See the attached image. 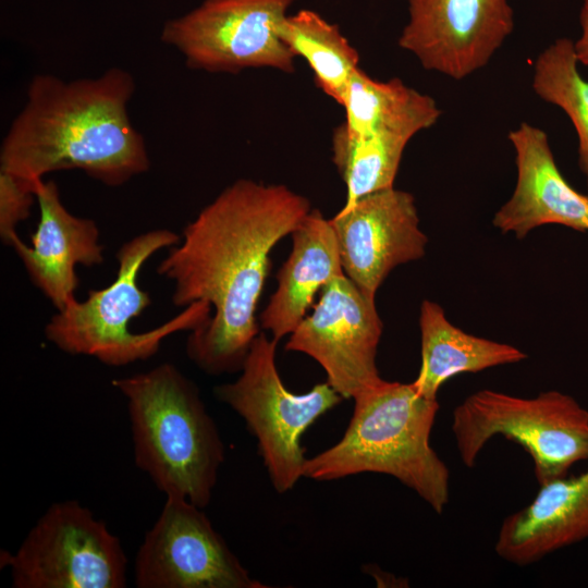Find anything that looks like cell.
I'll return each instance as SVG.
<instances>
[{"label": "cell", "mask_w": 588, "mask_h": 588, "mask_svg": "<svg viewBox=\"0 0 588 588\" xmlns=\"http://www.w3.org/2000/svg\"><path fill=\"white\" fill-rule=\"evenodd\" d=\"M427 97L400 78L380 82L357 69L341 106L345 120L338 127L347 136H363L416 107Z\"/></svg>", "instance_id": "cell-22"}, {"label": "cell", "mask_w": 588, "mask_h": 588, "mask_svg": "<svg viewBox=\"0 0 588 588\" xmlns=\"http://www.w3.org/2000/svg\"><path fill=\"white\" fill-rule=\"evenodd\" d=\"M13 588H123L127 558L103 520L76 500L51 504L15 553L2 551Z\"/></svg>", "instance_id": "cell-8"}, {"label": "cell", "mask_w": 588, "mask_h": 588, "mask_svg": "<svg viewBox=\"0 0 588 588\" xmlns=\"http://www.w3.org/2000/svg\"><path fill=\"white\" fill-rule=\"evenodd\" d=\"M277 343L260 332L244 360L240 377L215 388L216 397L240 415L257 440L275 491L292 490L303 477L307 457L304 432L343 397L326 381L295 394L283 384L275 365Z\"/></svg>", "instance_id": "cell-7"}, {"label": "cell", "mask_w": 588, "mask_h": 588, "mask_svg": "<svg viewBox=\"0 0 588 588\" xmlns=\"http://www.w3.org/2000/svg\"><path fill=\"white\" fill-rule=\"evenodd\" d=\"M137 588H266L253 578L203 509L166 495L134 562Z\"/></svg>", "instance_id": "cell-10"}, {"label": "cell", "mask_w": 588, "mask_h": 588, "mask_svg": "<svg viewBox=\"0 0 588 588\" xmlns=\"http://www.w3.org/2000/svg\"><path fill=\"white\" fill-rule=\"evenodd\" d=\"M309 200L283 184L240 179L183 230L157 267L172 281L177 307L206 303L213 316L191 331L187 357L211 376L241 371L260 333L256 308L271 249L311 211Z\"/></svg>", "instance_id": "cell-1"}, {"label": "cell", "mask_w": 588, "mask_h": 588, "mask_svg": "<svg viewBox=\"0 0 588 588\" xmlns=\"http://www.w3.org/2000/svg\"><path fill=\"white\" fill-rule=\"evenodd\" d=\"M329 220L344 274L371 298L395 267L426 254L415 198L394 186L344 205Z\"/></svg>", "instance_id": "cell-13"}, {"label": "cell", "mask_w": 588, "mask_h": 588, "mask_svg": "<svg viewBox=\"0 0 588 588\" xmlns=\"http://www.w3.org/2000/svg\"><path fill=\"white\" fill-rule=\"evenodd\" d=\"M347 429L334 445L307 458L303 477L329 481L378 473L394 477L441 514L450 473L430 444L439 409L413 383L381 379L354 397Z\"/></svg>", "instance_id": "cell-4"}, {"label": "cell", "mask_w": 588, "mask_h": 588, "mask_svg": "<svg viewBox=\"0 0 588 588\" xmlns=\"http://www.w3.org/2000/svg\"><path fill=\"white\" fill-rule=\"evenodd\" d=\"M35 195L40 216L30 236L32 246L19 235L12 238L10 246L34 285L60 310L75 297L76 266L102 264L103 247L96 222L72 215L63 206L54 182L36 181Z\"/></svg>", "instance_id": "cell-15"}, {"label": "cell", "mask_w": 588, "mask_h": 588, "mask_svg": "<svg viewBox=\"0 0 588 588\" xmlns=\"http://www.w3.org/2000/svg\"><path fill=\"white\" fill-rule=\"evenodd\" d=\"M507 138L515 151L517 180L510 199L492 224L502 233L524 238L544 224L588 232V194L576 191L560 172L547 133L522 122Z\"/></svg>", "instance_id": "cell-14"}, {"label": "cell", "mask_w": 588, "mask_h": 588, "mask_svg": "<svg viewBox=\"0 0 588 588\" xmlns=\"http://www.w3.org/2000/svg\"><path fill=\"white\" fill-rule=\"evenodd\" d=\"M452 432L467 467L475 465L492 438L502 436L516 442L531 456L539 486L588 461V411L556 390L529 399L489 389L477 391L453 411Z\"/></svg>", "instance_id": "cell-6"}, {"label": "cell", "mask_w": 588, "mask_h": 588, "mask_svg": "<svg viewBox=\"0 0 588 588\" xmlns=\"http://www.w3.org/2000/svg\"><path fill=\"white\" fill-rule=\"evenodd\" d=\"M578 65L573 40L555 39L536 58L531 86L539 98L559 107L572 122L588 194V81L579 73Z\"/></svg>", "instance_id": "cell-21"}, {"label": "cell", "mask_w": 588, "mask_h": 588, "mask_svg": "<svg viewBox=\"0 0 588 588\" xmlns=\"http://www.w3.org/2000/svg\"><path fill=\"white\" fill-rule=\"evenodd\" d=\"M278 34L295 58L302 57L307 62L317 86L341 105L352 76L359 69V56L339 26L315 11L303 9L287 14Z\"/></svg>", "instance_id": "cell-20"}, {"label": "cell", "mask_w": 588, "mask_h": 588, "mask_svg": "<svg viewBox=\"0 0 588 588\" xmlns=\"http://www.w3.org/2000/svg\"><path fill=\"white\" fill-rule=\"evenodd\" d=\"M580 36L574 44V52L579 65L588 66V0H584L580 14Z\"/></svg>", "instance_id": "cell-24"}, {"label": "cell", "mask_w": 588, "mask_h": 588, "mask_svg": "<svg viewBox=\"0 0 588 588\" xmlns=\"http://www.w3.org/2000/svg\"><path fill=\"white\" fill-rule=\"evenodd\" d=\"M35 183L0 170V237L8 246L17 235V224L29 216L36 199Z\"/></svg>", "instance_id": "cell-23"}, {"label": "cell", "mask_w": 588, "mask_h": 588, "mask_svg": "<svg viewBox=\"0 0 588 588\" xmlns=\"http://www.w3.org/2000/svg\"><path fill=\"white\" fill-rule=\"evenodd\" d=\"M180 241L175 232L158 229L123 243L115 255L113 282L89 291L84 301L74 297L57 310L45 327L46 339L66 354L122 367L154 356L172 333L201 327L210 318L211 307L199 302L152 330L135 333L130 328V321L151 304L149 293L138 284L142 267L154 254Z\"/></svg>", "instance_id": "cell-5"}, {"label": "cell", "mask_w": 588, "mask_h": 588, "mask_svg": "<svg viewBox=\"0 0 588 588\" xmlns=\"http://www.w3.org/2000/svg\"><path fill=\"white\" fill-rule=\"evenodd\" d=\"M421 364L412 382L426 399L437 400L439 389L466 372L518 363L527 355L517 347L466 333L452 324L442 307L429 299L420 305Z\"/></svg>", "instance_id": "cell-19"}, {"label": "cell", "mask_w": 588, "mask_h": 588, "mask_svg": "<svg viewBox=\"0 0 588 588\" xmlns=\"http://www.w3.org/2000/svg\"><path fill=\"white\" fill-rule=\"evenodd\" d=\"M441 110L432 97L363 136H347L338 126L332 135V160L346 186L345 205L393 187L409 140L433 126Z\"/></svg>", "instance_id": "cell-18"}, {"label": "cell", "mask_w": 588, "mask_h": 588, "mask_svg": "<svg viewBox=\"0 0 588 588\" xmlns=\"http://www.w3.org/2000/svg\"><path fill=\"white\" fill-rule=\"evenodd\" d=\"M297 0H203L169 20L160 39L182 53L187 66L235 74L246 69L295 70V57L278 29Z\"/></svg>", "instance_id": "cell-9"}, {"label": "cell", "mask_w": 588, "mask_h": 588, "mask_svg": "<svg viewBox=\"0 0 588 588\" xmlns=\"http://www.w3.org/2000/svg\"><path fill=\"white\" fill-rule=\"evenodd\" d=\"M588 539V467L543 485L532 501L509 515L495 542L498 555L516 565Z\"/></svg>", "instance_id": "cell-16"}, {"label": "cell", "mask_w": 588, "mask_h": 588, "mask_svg": "<svg viewBox=\"0 0 588 588\" xmlns=\"http://www.w3.org/2000/svg\"><path fill=\"white\" fill-rule=\"evenodd\" d=\"M112 385L126 400L137 468L164 495L208 506L225 450L195 382L162 363Z\"/></svg>", "instance_id": "cell-3"}, {"label": "cell", "mask_w": 588, "mask_h": 588, "mask_svg": "<svg viewBox=\"0 0 588 588\" xmlns=\"http://www.w3.org/2000/svg\"><path fill=\"white\" fill-rule=\"evenodd\" d=\"M399 46L460 81L486 66L514 29L509 0H407Z\"/></svg>", "instance_id": "cell-12"}, {"label": "cell", "mask_w": 588, "mask_h": 588, "mask_svg": "<svg viewBox=\"0 0 588 588\" xmlns=\"http://www.w3.org/2000/svg\"><path fill=\"white\" fill-rule=\"evenodd\" d=\"M382 330L375 298L344 274L322 287L311 314L290 334L285 350L313 357L323 368L327 382L343 399H353L382 379L376 365Z\"/></svg>", "instance_id": "cell-11"}, {"label": "cell", "mask_w": 588, "mask_h": 588, "mask_svg": "<svg viewBox=\"0 0 588 588\" xmlns=\"http://www.w3.org/2000/svg\"><path fill=\"white\" fill-rule=\"evenodd\" d=\"M134 91L133 76L120 68L75 81L35 75L2 142L0 170L35 183L78 169L112 187L146 172L145 139L127 112Z\"/></svg>", "instance_id": "cell-2"}, {"label": "cell", "mask_w": 588, "mask_h": 588, "mask_svg": "<svg viewBox=\"0 0 588 588\" xmlns=\"http://www.w3.org/2000/svg\"><path fill=\"white\" fill-rule=\"evenodd\" d=\"M292 249L278 272V287L260 315V326L280 341L306 317L315 295L344 275L333 228L317 209L291 233Z\"/></svg>", "instance_id": "cell-17"}]
</instances>
